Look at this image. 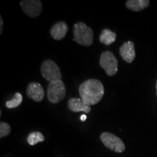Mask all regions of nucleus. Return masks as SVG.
Segmentation results:
<instances>
[{"instance_id":"6ab92c4d","label":"nucleus","mask_w":157,"mask_h":157,"mask_svg":"<svg viewBox=\"0 0 157 157\" xmlns=\"http://www.w3.org/2000/svg\"><path fill=\"white\" fill-rule=\"evenodd\" d=\"M156 95H157V81H156Z\"/></svg>"},{"instance_id":"2eb2a0df","label":"nucleus","mask_w":157,"mask_h":157,"mask_svg":"<svg viewBox=\"0 0 157 157\" xmlns=\"http://www.w3.org/2000/svg\"><path fill=\"white\" fill-rule=\"evenodd\" d=\"M23 101V96L20 93H16L10 101L6 102V107L8 109H15L21 105Z\"/></svg>"},{"instance_id":"7ed1b4c3","label":"nucleus","mask_w":157,"mask_h":157,"mask_svg":"<svg viewBox=\"0 0 157 157\" xmlns=\"http://www.w3.org/2000/svg\"><path fill=\"white\" fill-rule=\"evenodd\" d=\"M66 89L62 80L50 82L48 88V99L51 103H58L64 99Z\"/></svg>"},{"instance_id":"423d86ee","label":"nucleus","mask_w":157,"mask_h":157,"mask_svg":"<svg viewBox=\"0 0 157 157\" xmlns=\"http://www.w3.org/2000/svg\"><path fill=\"white\" fill-rule=\"evenodd\" d=\"M100 138L104 146L111 151L117 153H122L125 150V145L123 141L112 133L103 132Z\"/></svg>"},{"instance_id":"1a4fd4ad","label":"nucleus","mask_w":157,"mask_h":157,"mask_svg":"<svg viewBox=\"0 0 157 157\" xmlns=\"http://www.w3.org/2000/svg\"><path fill=\"white\" fill-rule=\"evenodd\" d=\"M119 54L124 61L131 63L135 58V44L133 42H124L119 48Z\"/></svg>"},{"instance_id":"6e6552de","label":"nucleus","mask_w":157,"mask_h":157,"mask_svg":"<svg viewBox=\"0 0 157 157\" xmlns=\"http://www.w3.org/2000/svg\"><path fill=\"white\" fill-rule=\"evenodd\" d=\"M26 95L30 99L36 102H41L44 98V91L42 86L36 82H31L26 89Z\"/></svg>"},{"instance_id":"9d476101","label":"nucleus","mask_w":157,"mask_h":157,"mask_svg":"<svg viewBox=\"0 0 157 157\" xmlns=\"http://www.w3.org/2000/svg\"><path fill=\"white\" fill-rule=\"evenodd\" d=\"M68 31V26L64 21H59L54 24L51 28L50 33L55 40H62L65 38Z\"/></svg>"},{"instance_id":"a211bd4d","label":"nucleus","mask_w":157,"mask_h":157,"mask_svg":"<svg viewBox=\"0 0 157 157\" xmlns=\"http://www.w3.org/2000/svg\"><path fill=\"white\" fill-rule=\"evenodd\" d=\"M80 119H81V121H85L86 119H87V116H86L85 114L82 115L81 117H80Z\"/></svg>"},{"instance_id":"ddd939ff","label":"nucleus","mask_w":157,"mask_h":157,"mask_svg":"<svg viewBox=\"0 0 157 157\" xmlns=\"http://www.w3.org/2000/svg\"><path fill=\"white\" fill-rule=\"evenodd\" d=\"M116 39H117V34L108 29H103L99 37L100 42L105 45L113 44L116 41Z\"/></svg>"},{"instance_id":"dca6fc26","label":"nucleus","mask_w":157,"mask_h":157,"mask_svg":"<svg viewBox=\"0 0 157 157\" xmlns=\"http://www.w3.org/2000/svg\"><path fill=\"white\" fill-rule=\"evenodd\" d=\"M11 132V127L9 124L2 121L0 123V137L2 138L7 135H9Z\"/></svg>"},{"instance_id":"0eeeda50","label":"nucleus","mask_w":157,"mask_h":157,"mask_svg":"<svg viewBox=\"0 0 157 157\" xmlns=\"http://www.w3.org/2000/svg\"><path fill=\"white\" fill-rule=\"evenodd\" d=\"M20 5L27 16L36 17L42 13V3L40 0H22Z\"/></svg>"},{"instance_id":"9b49d317","label":"nucleus","mask_w":157,"mask_h":157,"mask_svg":"<svg viewBox=\"0 0 157 157\" xmlns=\"http://www.w3.org/2000/svg\"><path fill=\"white\" fill-rule=\"evenodd\" d=\"M68 106L71 111L75 113L83 111L85 113H88L91 111L90 105H87L81 98H70L68 101Z\"/></svg>"},{"instance_id":"4468645a","label":"nucleus","mask_w":157,"mask_h":157,"mask_svg":"<svg viewBox=\"0 0 157 157\" xmlns=\"http://www.w3.org/2000/svg\"><path fill=\"white\" fill-rule=\"evenodd\" d=\"M44 139V135L40 132H32L28 135L27 142L31 146H34L38 143L43 142Z\"/></svg>"},{"instance_id":"f03ea898","label":"nucleus","mask_w":157,"mask_h":157,"mask_svg":"<svg viewBox=\"0 0 157 157\" xmlns=\"http://www.w3.org/2000/svg\"><path fill=\"white\" fill-rule=\"evenodd\" d=\"M74 41L84 47L91 46L93 43V29L83 22H78L74 26Z\"/></svg>"},{"instance_id":"f257e3e1","label":"nucleus","mask_w":157,"mask_h":157,"mask_svg":"<svg viewBox=\"0 0 157 157\" xmlns=\"http://www.w3.org/2000/svg\"><path fill=\"white\" fill-rule=\"evenodd\" d=\"M78 93L81 99L87 105H96L101 101L104 95L103 84L100 80L90 78L80 84Z\"/></svg>"},{"instance_id":"39448f33","label":"nucleus","mask_w":157,"mask_h":157,"mask_svg":"<svg viewBox=\"0 0 157 157\" xmlns=\"http://www.w3.org/2000/svg\"><path fill=\"white\" fill-rule=\"evenodd\" d=\"M100 66L105 71L108 76H114L117 73L118 60L111 51H105L101 55Z\"/></svg>"},{"instance_id":"f8f14e48","label":"nucleus","mask_w":157,"mask_h":157,"mask_svg":"<svg viewBox=\"0 0 157 157\" xmlns=\"http://www.w3.org/2000/svg\"><path fill=\"white\" fill-rule=\"evenodd\" d=\"M150 5L149 0H128L126 2L127 8L131 11L140 12Z\"/></svg>"},{"instance_id":"f3484780","label":"nucleus","mask_w":157,"mask_h":157,"mask_svg":"<svg viewBox=\"0 0 157 157\" xmlns=\"http://www.w3.org/2000/svg\"><path fill=\"white\" fill-rule=\"evenodd\" d=\"M3 31V19L2 17L0 16V34H2Z\"/></svg>"},{"instance_id":"20e7f679","label":"nucleus","mask_w":157,"mask_h":157,"mask_svg":"<svg viewBox=\"0 0 157 157\" xmlns=\"http://www.w3.org/2000/svg\"><path fill=\"white\" fill-rule=\"evenodd\" d=\"M41 74L44 78L52 82L61 80L62 74L60 68L53 60H45L41 66Z\"/></svg>"}]
</instances>
